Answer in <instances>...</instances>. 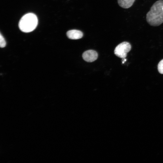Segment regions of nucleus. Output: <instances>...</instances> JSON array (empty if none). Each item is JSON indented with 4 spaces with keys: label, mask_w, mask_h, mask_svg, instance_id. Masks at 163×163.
Masks as SVG:
<instances>
[{
    "label": "nucleus",
    "mask_w": 163,
    "mask_h": 163,
    "mask_svg": "<svg viewBox=\"0 0 163 163\" xmlns=\"http://www.w3.org/2000/svg\"><path fill=\"white\" fill-rule=\"evenodd\" d=\"M147 23L152 26H158L163 23V0L156 1L146 14Z\"/></svg>",
    "instance_id": "1"
},
{
    "label": "nucleus",
    "mask_w": 163,
    "mask_h": 163,
    "mask_svg": "<svg viewBox=\"0 0 163 163\" xmlns=\"http://www.w3.org/2000/svg\"><path fill=\"white\" fill-rule=\"evenodd\" d=\"M37 24L38 19L36 15L32 13H29L21 18L19 23V27L22 32L28 33L34 30Z\"/></svg>",
    "instance_id": "2"
},
{
    "label": "nucleus",
    "mask_w": 163,
    "mask_h": 163,
    "mask_svg": "<svg viewBox=\"0 0 163 163\" xmlns=\"http://www.w3.org/2000/svg\"><path fill=\"white\" fill-rule=\"evenodd\" d=\"M131 48L130 43L127 42H123L118 45L115 48L114 53L117 57L121 58H125Z\"/></svg>",
    "instance_id": "3"
},
{
    "label": "nucleus",
    "mask_w": 163,
    "mask_h": 163,
    "mask_svg": "<svg viewBox=\"0 0 163 163\" xmlns=\"http://www.w3.org/2000/svg\"><path fill=\"white\" fill-rule=\"evenodd\" d=\"M82 56L85 61L88 62H92L97 59L98 54L94 50H89L84 52Z\"/></svg>",
    "instance_id": "4"
},
{
    "label": "nucleus",
    "mask_w": 163,
    "mask_h": 163,
    "mask_svg": "<svg viewBox=\"0 0 163 163\" xmlns=\"http://www.w3.org/2000/svg\"><path fill=\"white\" fill-rule=\"evenodd\" d=\"M66 35L70 39L77 40L82 37L83 33L80 30L74 29L68 31L66 33Z\"/></svg>",
    "instance_id": "5"
},
{
    "label": "nucleus",
    "mask_w": 163,
    "mask_h": 163,
    "mask_svg": "<svg viewBox=\"0 0 163 163\" xmlns=\"http://www.w3.org/2000/svg\"><path fill=\"white\" fill-rule=\"evenodd\" d=\"M119 5L124 8H128L133 5L135 0H117Z\"/></svg>",
    "instance_id": "6"
},
{
    "label": "nucleus",
    "mask_w": 163,
    "mask_h": 163,
    "mask_svg": "<svg viewBox=\"0 0 163 163\" xmlns=\"http://www.w3.org/2000/svg\"><path fill=\"white\" fill-rule=\"evenodd\" d=\"M158 69L160 74H163V59L159 62L158 65Z\"/></svg>",
    "instance_id": "7"
},
{
    "label": "nucleus",
    "mask_w": 163,
    "mask_h": 163,
    "mask_svg": "<svg viewBox=\"0 0 163 163\" xmlns=\"http://www.w3.org/2000/svg\"><path fill=\"white\" fill-rule=\"evenodd\" d=\"M6 45V42L3 36L0 33V46L1 48H3L5 47Z\"/></svg>",
    "instance_id": "8"
}]
</instances>
